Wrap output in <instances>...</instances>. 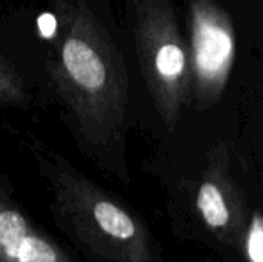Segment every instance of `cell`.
Wrapping results in <instances>:
<instances>
[{
	"instance_id": "8992f818",
	"label": "cell",
	"mask_w": 263,
	"mask_h": 262,
	"mask_svg": "<svg viewBox=\"0 0 263 262\" xmlns=\"http://www.w3.org/2000/svg\"><path fill=\"white\" fill-rule=\"evenodd\" d=\"M28 236L25 219L14 210H3L0 213V242L8 258L15 259L22 241Z\"/></svg>"
},
{
	"instance_id": "52a82bcc",
	"label": "cell",
	"mask_w": 263,
	"mask_h": 262,
	"mask_svg": "<svg viewBox=\"0 0 263 262\" xmlns=\"http://www.w3.org/2000/svg\"><path fill=\"white\" fill-rule=\"evenodd\" d=\"M15 259L18 262H55V255L46 242L28 235L22 241Z\"/></svg>"
},
{
	"instance_id": "5b68a950",
	"label": "cell",
	"mask_w": 263,
	"mask_h": 262,
	"mask_svg": "<svg viewBox=\"0 0 263 262\" xmlns=\"http://www.w3.org/2000/svg\"><path fill=\"white\" fill-rule=\"evenodd\" d=\"M197 205L203 215V219L211 227H223L230 221V213L223 201L222 191L213 182L202 184L197 196Z\"/></svg>"
},
{
	"instance_id": "7a4b0ae2",
	"label": "cell",
	"mask_w": 263,
	"mask_h": 262,
	"mask_svg": "<svg viewBox=\"0 0 263 262\" xmlns=\"http://www.w3.org/2000/svg\"><path fill=\"white\" fill-rule=\"evenodd\" d=\"M137 49L143 76L168 127H174L188 91V62L176 17L165 0H146L139 9Z\"/></svg>"
},
{
	"instance_id": "9c48e42d",
	"label": "cell",
	"mask_w": 263,
	"mask_h": 262,
	"mask_svg": "<svg viewBox=\"0 0 263 262\" xmlns=\"http://www.w3.org/2000/svg\"><path fill=\"white\" fill-rule=\"evenodd\" d=\"M0 94H2V100L6 102H15L22 97V93L18 90V83H17V77L15 74H12V71L9 69L8 63L3 62L2 63V74H0Z\"/></svg>"
},
{
	"instance_id": "6da1fadb",
	"label": "cell",
	"mask_w": 263,
	"mask_h": 262,
	"mask_svg": "<svg viewBox=\"0 0 263 262\" xmlns=\"http://www.w3.org/2000/svg\"><path fill=\"white\" fill-rule=\"evenodd\" d=\"M54 82L86 137H112L126 110V74L106 32L91 12L71 14L55 45Z\"/></svg>"
},
{
	"instance_id": "3957f363",
	"label": "cell",
	"mask_w": 263,
	"mask_h": 262,
	"mask_svg": "<svg viewBox=\"0 0 263 262\" xmlns=\"http://www.w3.org/2000/svg\"><path fill=\"white\" fill-rule=\"evenodd\" d=\"M234 29L228 15L210 0L191 6V65L199 100H216L234 63Z\"/></svg>"
},
{
	"instance_id": "277c9868",
	"label": "cell",
	"mask_w": 263,
	"mask_h": 262,
	"mask_svg": "<svg viewBox=\"0 0 263 262\" xmlns=\"http://www.w3.org/2000/svg\"><path fill=\"white\" fill-rule=\"evenodd\" d=\"M94 216L99 225L114 238L129 239L136 233V227L133 221L128 218V215L111 202H97L94 205Z\"/></svg>"
},
{
	"instance_id": "30bf717a",
	"label": "cell",
	"mask_w": 263,
	"mask_h": 262,
	"mask_svg": "<svg viewBox=\"0 0 263 262\" xmlns=\"http://www.w3.org/2000/svg\"><path fill=\"white\" fill-rule=\"evenodd\" d=\"M37 26H39V32L43 39H54V36L57 32V20H55L54 14H51V12L40 14V17L37 19Z\"/></svg>"
},
{
	"instance_id": "ba28073f",
	"label": "cell",
	"mask_w": 263,
	"mask_h": 262,
	"mask_svg": "<svg viewBox=\"0 0 263 262\" xmlns=\"http://www.w3.org/2000/svg\"><path fill=\"white\" fill-rule=\"evenodd\" d=\"M248 255L253 262H263V218L256 215L248 238Z\"/></svg>"
}]
</instances>
